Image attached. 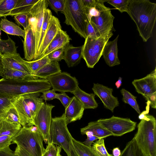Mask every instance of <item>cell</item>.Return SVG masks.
I'll use <instances>...</instances> for the list:
<instances>
[{"label": "cell", "mask_w": 156, "mask_h": 156, "mask_svg": "<svg viewBox=\"0 0 156 156\" xmlns=\"http://www.w3.org/2000/svg\"><path fill=\"white\" fill-rule=\"evenodd\" d=\"M126 12L135 23L143 41L147 42L152 36L155 23L156 4L149 0H129Z\"/></svg>", "instance_id": "cell-1"}, {"label": "cell", "mask_w": 156, "mask_h": 156, "mask_svg": "<svg viewBox=\"0 0 156 156\" xmlns=\"http://www.w3.org/2000/svg\"><path fill=\"white\" fill-rule=\"evenodd\" d=\"M47 79L17 80L0 79V96L14 98L23 94L42 93L51 88Z\"/></svg>", "instance_id": "cell-2"}, {"label": "cell", "mask_w": 156, "mask_h": 156, "mask_svg": "<svg viewBox=\"0 0 156 156\" xmlns=\"http://www.w3.org/2000/svg\"><path fill=\"white\" fill-rule=\"evenodd\" d=\"M61 13L65 16L64 23L70 26L75 32L85 39L89 21L87 9L84 5L82 0H66L64 8Z\"/></svg>", "instance_id": "cell-3"}, {"label": "cell", "mask_w": 156, "mask_h": 156, "mask_svg": "<svg viewBox=\"0 0 156 156\" xmlns=\"http://www.w3.org/2000/svg\"><path fill=\"white\" fill-rule=\"evenodd\" d=\"M143 119L137 125L134 137L140 148L148 156H156V120L153 115L142 112Z\"/></svg>", "instance_id": "cell-4"}, {"label": "cell", "mask_w": 156, "mask_h": 156, "mask_svg": "<svg viewBox=\"0 0 156 156\" xmlns=\"http://www.w3.org/2000/svg\"><path fill=\"white\" fill-rule=\"evenodd\" d=\"M43 139L35 126H22L13 137L12 143L23 148L32 156H43L45 149Z\"/></svg>", "instance_id": "cell-5"}, {"label": "cell", "mask_w": 156, "mask_h": 156, "mask_svg": "<svg viewBox=\"0 0 156 156\" xmlns=\"http://www.w3.org/2000/svg\"><path fill=\"white\" fill-rule=\"evenodd\" d=\"M64 114L52 119L50 129V142L60 147L68 156H79L74 147L72 137L67 126Z\"/></svg>", "instance_id": "cell-6"}, {"label": "cell", "mask_w": 156, "mask_h": 156, "mask_svg": "<svg viewBox=\"0 0 156 156\" xmlns=\"http://www.w3.org/2000/svg\"><path fill=\"white\" fill-rule=\"evenodd\" d=\"M107 1L97 0L95 7L97 12L90 20L96 26L101 37L113 35L112 32L115 30L113 26L115 17L112 15L110 9L104 4V2Z\"/></svg>", "instance_id": "cell-7"}, {"label": "cell", "mask_w": 156, "mask_h": 156, "mask_svg": "<svg viewBox=\"0 0 156 156\" xmlns=\"http://www.w3.org/2000/svg\"><path fill=\"white\" fill-rule=\"evenodd\" d=\"M112 35L100 37L98 38L87 37L85 39L83 45L82 58L88 67L93 68L98 62L105 44Z\"/></svg>", "instance_id": "cell-8"}, {"label": "cell", "mask_w": 156, "mask_h": 156, "mask_svg": "<svg viewBox=\"0 0 156 156\" xmlns=\"http://www.w3.org/2000/svg\"><path fill=\"white\" fill-rule=\"evenodd\" d=\"M115 136H121L133 131L136 126V122L129 118L114 115L109 118L101 119L97 121Z\"/></svg>", "instance_id": "cell-9"}, {"label": "cell", "mask_w": 156, "mask_h": 156, "mask_svg": "<svg viewBox=\"0 0 156 156\" xmlns=\"http://www.w3.org/2000/svg\"><path fill=\"white\" fill-rule=\"evenodd\" d=\"M55 106L45 103L36 114L34 119L36 126L42 136L43 141L48 144L50 142V131L52 120L51 111Z\"/></svg>", "instance_id": "cell-10"}, {"label": "cell", "mask_w": 156, "mask_h": 156, "mask_svg": "<svg viewBox=\"0 0 156 156\" xmlns=\"http://www.w3.org/2000/svg\"><path fill=\"white\" fill-rule=\"evenodd\" d=\"M47 79L51 87L55 91L71 93L75 91L79 86L76 78L65 72L56 73L48 77Z\"/></svg>", "instance_id": "cell-11"}, {"label": "cell", "mask_w": 156, "mask_h": 156, "mask_svg": "<svg viewBox=\"0 0 156 156\" xmlns=\"http://www.w3.org/2000/svg\"><path fill=\"white\" fill-rule=\"evenodd\" d=\"M48 5L47 0H39L33 6L29 13V22L31 24L34 31L35 52L40 40L45 13Z\"/></svg>", "instance_id": "cell-12"}, {"label": "cell", "mask_w": 156, "mask_h": 156, "mask_svg": "<svg viewBox=\"0 0 156 156\" xmlns=\"http://www.w3.org/2000/svg\"><path fill=\"white\" fill-rule=\"evenodd\" d=\"M92 90L101 101L104 107L113 112L119 105L118 98L112 94L113 89L98 83H94Z\"/></svg>", "instance_id": "cell-13"}, {"label": "cell", "mask_w": 156, "mask_h": 156, "mask_svg": "<svg viewBox=\"0 0 156 156\" xmlns=\"http://www.w3.org/2000/svg\"><path fill=\"white\" fill-rule=\"evenodd\" d=\"M136 92L142 95L156 92V69L146 76L132 82Z\"/></svg>", "instance_id": "cell-14"}, {"label": "cell", "mask_w": 156, "mask_h": 156, "mask_svg": "<svg viewBox=\"0 0 156 156\" xmlns=\"http://www.w3.org/2000/svg\"><path fill=\"white\" fill-rule=\"evenodd\" d=\"M16 109L20 119V124L22 126H34V119L30 108L23 95L16 98L12 103Z\"/></svg>", "instance_id": "cell-15"}, {"label": "cell", "mask_w": 156, "mask_h": 156, "mask_svg": "<svg viewBox=\"0 0 156 156\" xmlns=\"http://www.w3.org/2000/svg\"><path fill=\"white\" fill-rule=\"evenodd\" d=\"M61 29L62 27L59 20L57 18L53 15L43 38L38 56L35 60L40 58L44 51L58 32Z\"/></svg>", "instance_id": "cell-16"}, {"label": "cell", "mask_w": 156, "mask_h": 156, "mask_svg": "<svg viewBox=\"0 0 156 156\" xmlns=\"http://www.w3.org/2000/svg\"><path fill=\"white\" fill-rule=\"evenodd\" d=\"M119 35L112 41H108L104 48L102 55L106 64L110 67L119 65L117 42Z\"/></svg>", "instance_id": "cell-17"}, {"label": "cell", "mask_w": 156, "mask_h": 156, "mask_svg": "<svg viewBox=\"0 0 156 156\" xmlns=\"http://www.w3.org/2000/svg\"><path fill=\"white\" fill-rule=\"evenodd\" d=\"M72 98L63 113L68 124L80 120L82 117L85 109L82 104L75 96Z\"/></svg>", "instance_id": "cell-18"}, {"label": "cell", "mask_w": 156, "mask_h": 156, "mask_svg": "<svg viewBox=\"0 0 156 156\" xmlns=\"http://www.w3.org/2000/svg\"><path fill=\"white\" fill-rule=\"evenodd\" d=\"M25 61L18 53L2 55L3 69H12L30 73L25 64Z\"/></svg>", "instance_id": "cell-19"}, {"label": "cell", "mask_w": 156, "mask_h": 156, "mask_svg": "<svg viewBox=\"0 0 156 156\" xmlns=\"http://www.w3.org/2000/svg\"><path fill=\"white\" fill-rule=\"evenodd\" d=\"M24 39L23 42L25 58L27 61H33L35 58L36 43L34 29L30 22Z\"/></svg>", "instance_id": "cell-20"}, {"label": "cell", "mask_w": 156, "mask_h": 156, "mask_svg": "<svg viewBox=\"0 0 156 156\" xmlns=\"http://www.w3.org/2000/svg\"><path fill=\"white\" fill-rule=\"evenodd\" d=\"M83 48V45L74 47L69 44L64 48L63 59L68 67H73L80 62L82 58Z\"/></svg>", "instance_id": "cell-21"}, {"label": "cell", "mask_w": 156, "mask_h": 156, "mask_svg": "<svg viewBox=\"0 0 156 156\" xmlns=\"http://www.w3.org/2000/svg\"><path fill=\"white\" fill-rule=\"evenodd\" d=\"M71 40L66 31L62 29L60 30L46 48L40 58L56 50L65 47L69 44Z\"/></svg>", "instance_id": "cell-22"}, {"label": "cell", "mask_w": 156, "mask_h": 156, "mask_svg": "<svg viewBox=\"0 0 156 156\" xmlns=\"http://www.w3.org/2000/svg\"><path fill=\"white\" fill-rule=\"evenodd\" d=\"M81 102L85 109H95L98 104L95 99L94 94L87 93L82 90L79 87L74 91L71 93Z\"/></svg>", "instance_id": "cell-23"}, {"label": "cell", "mask_w": 156, "mask_h": 156, "mask_svg": "<svg viewBox=\"0 0 156 156\" xmlns=\"http://www.w3.org/2000/svg\"><path fill=\"white\" fill-rule=\"evenodd\" d=\"M80 132L82 135H84L87 132H91L94 135L99 138H105L113 136L112 133L97 121L89 122L87 126L81 129Z\"/></svg>", "instance_id": "cell-24"}, {"label": "cell", "mask_w": 156, "mask_h": 156, "mask_svg": "<svg viewBox=\"0 0 156 156\" xmlns=\"http://www.w3.org/2000/svg\"><path fill=\"white\" fill-rule=\"evenodd\" d=\"M0 29L7 34L22 37L25 36V31L19 26L5 18L2 19L0 22Z\"/></svg>", "instance_id": "cell-25"}, {"label": "cell", "mask_w": 156, "mask_h": 156, "mask_svg": "<svg viewBox=\"0 0 156 156\" xmlns=\"http://www.w3.org/2000/svg\"><path fill=\"white\" fill-rule=\"evenodd\" d=\"M23 96L30 106L33 119L42 106L44 103L40 93L28 94Z\"/></svg>", "instance_id": "cell-26"}, {"label": "cell", "mask_w": 156, "mask_h": 156, "mask_svg": "<svg viewBox=\"0 0 156 156\" xmlns=\"http://www.w3.org/2000/svg\"><path fill=\"white\" fill-rule=\"evenodd\" d=\"M61 72L58 62L51 61L39 69L34 75L38 79H47L50 76Z\"/></svg>", "instance_id": "cell-27"}, {"label": "cell", "mask_w": 156, "mask_h": 156, "mask_svg": "<svg viewBox=\"0 0 156 156\" xmlns=\"http://www.w3.org/2000/svg\"><path fill=\"white\" fill-rule=\"evenodd\" d=\"M39 0H18L14 7L10 12L9 16L29 13L34 5Z\"/></svg>", "instance_id": "cell-28"}, {"label": "cell", "mask_w": 156, "mask_h": 156, "mask_svg": "<svg viewBox=\"0 0 156 156\" xmlns=\"http://www.w3.org/2000/svg\"><path fill=\"white\" fill-rule=\"evenodd\" d=\"M0 76L6 79L17 80L38 79L30 73L12 69H3Z\"/></svg>", "instance_id": "cell-29"}, {"label": "cell", "mask_w": 156, "mask_h": 156, "mask_svg": "<svg viewBox=\"0 0 156 156\" xmlns=\"http://www.w3.org/2000/svg\"><path fill=\"white\" fill-rule=\"evenodd\" d=\"M21 127L20 124L10 122L2 116L0 118V136H9L13 137Z\"/></svg>", "instance_id": "cell-30"}, {"label": "cell", "mask_w": 156, "mask_h": 156, "mask_svg": "<svg viewBox=\"0 0 156 156\" xmlns=\"http://www.w3.org/2000/svg\"><path fill=\"white\" fill-rule=\"evenodd\" d=\"M119 156H148L140 148L134 137L127 144Z\"/></svg>", "instance_id": "cell-31"}, {"label": "cell", "mask_w": 156, "mask_h": 156, "mask_svg": "<svg viewBox=\"0 0 156 156\" xmlns=\"http://www.w3.org/2000/svg\"><path fill=\"white\" fill-rule=\"evenodd\" d=\"M51 11L49 9L46 10L44 16V20L41 27L40 38L36 50L35 58L33 60H35L37 57L41 46L44 36L47 30L49 23L52 16Z\"/></svg>", "instance_id": "cell-32"}, {"label": "cell", "mask_w": 156, "mask_h": 156, "mask_svg": "<svg viewBox=\"0 0 156 156\" xmlns=\"http://www.w3.org/2000/svg\"><path fill=\"white\" fill-rule=\"evenodd\" d=\"M50 62L48 56L47 55L37 60L30 61L25 60V64L30 73L34 76V74L37 71Z\"/></svg>", "instance_id": "cell-33"}, {"label": "cell", "mask_w": 156, "mask_h": 156, "mask_svg": "<svg viewBox=\"0 0 156 156\" xmlns=\"http://www.w3.org/2000/svg\"><path fill=\"white\" fill-rule=\"evenodd\" d=\"M17 48L15 42L9 37L7 40L0 39V52L2 55L17 53Z\"/></svg>", "instance_id": "cell-34"}, {"label": "cell", "mask_w": 156, "mask_h": 156, "mask_svg": "<svg viewBox=\"0 0 156 156\" xmlns=\"http://www.w3.org/2000/svg\"><path fill=\"white\" fill-rule=\"evenodd\" d=\"M73 142L79 156H98L91 148L84 145L82 142L72 137Z\"/></svg>", "instance_id": "cell-35"}, {"label": "cell", "mask_w": 156, "mask_h": 156, "mask_svg": "<svg viewBox=\"0 0 156 156\" xmlns=\"http://www.w3.org/2000/svg\"><path fill=\"white\" fill-rule=\"evenodd\" d=\"M120 92L123 96L122 101L124 103L129 105L138 114H140L141 112L136 100L137 97L124 88L120 90Z\"/></svg>", "instance_id": "cell-36"}, {"label": "cell", "mask_w": 156, "mask_h": 156, "mask_svg": "<svg viewBox=\"0 0 156 156\" xmlns=\"http://www.w3.org/2000/svg\"><path fill=\"white\" fill-rule=\"evenodd\" d=\"M18 0H0V17L9 16Z\"/></svg>", "instance_id": "cell-37"}, {"label": "cell", "mask_w": 156, "mask_h": 156, "mask_svg": "<svg viewBox=\"0 0 156 156\" xmlns=\"http://www.w3.org/2000/svg\"><path fill=\"white\" fill-rule=\"evenodd\" d=\"M104 138H100L93 142L91 148L98 156H113L108 152L105 146Z\"/></svg>", "instance_id": "cell-38"}, {"label": "cell", "mask_w": 156, "mask_h": 156, "mask_svg": "<svg viewBox=\"0 0 156 156\" xmlns=\"http://www.w3.org/2000/svg\"><path fill=\"white\" fill-rule=\"evenodd\" d=\"M61 149L62 148L59 146L55 145L52 142L48 143L43 156H62L61 154Z\"/></svg>", "instance_id": "cell-39"}, {"label": "cell", "mask_w": 156, "mask_h": 156, "mask_svg": "<svg viewBox=\"0 0 156 156\" xmlns=\"http://www.w3.org/2000/svg\"><path fill=\"white\" fill-rule=\"evenodd\" d=\"M2 116L6 120L10 122L20 124L18 113L13 106L11 107Z\"/></svg>", "instance_id": "cell-40"}, {"label": "cell", "mask_w": 156, "mask_h": 156, "mask_svg": "<svg viewBox=\"0 0 156 156\" xmlns=\"http://www.w3.org/2000/svg\"><path fill=\"white\" fill-rule=\"evenodd\" d=\"M16 98H11L0 96V115H2L4 114L13 106L12 103Z\"/></svg>", "instance_id": "cell-41"}, {"label": "cell", "mask_w": 156, "mask_h": 156, "mask_svg": "<svg viewBox=\"0 0 156 156\" xmlns=\"http://www.w3.org/2000/svg\"><path fill=\"white\" fill-rule=\"evenodd\" d=\"M14 19L18 25L22 26L25 31L28 28L29 23V13L16 15L14 16Z\"/></svg>", "instance_id": "cell-42"}, {"label": "cell", "mask_w": 156, "mask_h": 156, "mask_svg": "<svg viewBox=\"0 0 156 156\" xmlns=\"http://www.w3.org/2000/svg\"><path fill=\"white\" fill-rule=\"evenodd\" d=\"M48 5L57 14L58 12L63 11L66 0H47Z\"/></svg>", "instance_id": "cell-43"}, {"label": "cell", "mask_w": 156, "mask_h": 156, "mask_svg": "<svg viewBox=\"0 0 156 156\" xmlns=\"http://www.w3.org/2000/svg\"><path fill=\"white\" fill-rule=\"evenodd\" d=\"M129 0H109L107 2L114 6L121 12H126Z\"/></svg>", "instance_id": "cell-44"}, {"label": "cell", "mask_w": 156, "mask_h": 156, "mask_svg": "<svg viewBox=\"0 0 156 156\" xmlns=\"http://www.w3.org/2000/svg\"><path fill=\"white\" fill-rule=\"evenodd\" d=\"M87 37L98 38L101 35L95 24L91 21H89L86 30Z\"/></svg>", "instance_id": "cell-45"}, {"label": "cell", "mask_w": 156, "mask_h": 156, "mask_svg": "<svg viewBox=\"0 0 156 156\" xmlns=\"http://www.w3.org/2000/svg\"><path fill=\"white\" fill-rule=\"evenodd\" d=\"M64 48L56 50L47 55L50 61L58 62L63 59Z\"/></svg>", "instance_id": "cell-46"}, {"label": "cell", "mask_w": 156, "mask_h": 156, "mask_svg": "<svg viewBox=\"0 0 156 156\" xmlns=\"http://www.w3.org/2000/svg\"><path fill=\"white\" fill-rule=\"evenodd\" d=\"M56 98L61 102L65 108L70 103L72 98L69 97L65 93H56Z\"/></svg>", "instance_id": "cell-47"}, {"label": "cell", "mask_w": 156, "mask_h": 156, "mask_svg": "<svg viewBox=\"0 0 156 156\" xmlns=\"http://www.w3.org/2000/svg\"><path fill=\"white\" fill-rule=\"evenodd\" d=\"M41 97L45 101H50L56 99V93L53 89L48 90L44 91Z\"/></svg>", "instance_id": "cell-48"}, {"label": "cell", "mask_w": 156, "mask_h": 156, "mask_svg": "<svg viewBox=\"0 0 156 156\" xmlns=\"http://www.w3.org/2000/svg\"><path fill=\"white\" fill-rule=\"evenodd\" d=\"M85 134L87 136V138L85 141L82 143L84 145L90 148L91 147V145L93 141L100 139L99 137L94 135L90 132H87Z\"/></svg>", "instance_id": "cell-49"}, {"label": "cell", "mask_w": 156, "mask_h": 156, "mask_svg": "<svg viewBox=\"0 0 156 156\" xmlns=\"http://www.w3.org/2000/svg\"><path fill=\"white\" fill-rule=\"evenodd\" d=\"M143 96L147 102L149 103L150 106L153 108H156V92L151 94L144 95Z\"/></svg>", "instance_id": "cell-50"}, {"label": "cell", "mask_w": 156, "mask_h": 156, "mask_svg": "<svg viewBox=\"0 0 156 156\" xmlns=\"http://www.w3.org/2000/svg\"><path fill=\"white\" fill-rule=\"evenodd\" d=\"M0 156H17L14 151L10 148L9 146L0 150Z\"/></svg>", "instance_id": "cell-51"}, {"label": "cell", "mask_w": 156, "mask_h": 156, "mask_svg": "<svg viewBox=\"0 0 156 156\" xmlns=\"http://www.w3.org/2000/svg\"><path fill=\"white\" fill-rule=\"evenodd\" d=\"M14 152L17 156H32L23 148L18 146Z\"/></svg>", "instance_id": "cell-52"}, {"label": "cell", "mask_w": 156, "mask_h": 156, "mask_svg": "<svg viewBox=\"0 0 156 156\" xmlns=\"http://www.w3.org/2000/svg\"><path fill=\"white\" fill-rule=\"evenodd\" d=\"M84 5L88 9L94 8L97 3V0H82Z\"/></svg>", "instance_id": "cell-53"}, {"label": "cell", "mask_w": 156, "mask_h": 156, "mask_svg": "<svg viewBox=\"0 0 156 156\" xmlns=\"http://www.w3.org/2000/svg\"><path fill=\"white\" fill-rule=\"evenodd\" d=\"M121 154V151L118 147L115 148L112 150L113 156H119Z\"/></svg>", "instance_id": "cell-54"}, {"label": "cell", "mask_w": 156, "mask_h": 156, "mask_svg": "<svg viewBox=\"0 0 156 156\" xmlns=\"http://www.w3.org/2000/svg\"><path fill=\"white\" fill-rule=\"evenodd\" d=\"M122 78L121 77H119L118 80L115 82V84L117 88H119L122 85Z\"/></svg>", "instance_id": "cell-55"}, {"label": "cell", "mask_w": 156, "mask_h": 156, "mask_svg": "<svg viewBox=\"0 0 156 156\" xmlns=\"http://www.w3.org/2000/svg\"><path fill=\"white\" fill-rule=\"evenodd\" d=\"M2 55L0 52V75L1 74L3 69L2 63Z\"/></svg>", "instance_id": "cell-56"}, {"label": "cell", "mask_w": 156, "mask_h": 156, "mask_svg": "<svg viewBox=\"0 0 156 156\" xmlns=\"http://www.w3.org/2000/svg\"><path fill=\"white\" fill-rule=\"evenodd\" d=\"M0 35H1V32H0Z\"/></svg>", "instance_id": "cell-57"}, {"label": "cell", "mask_w": 156, "mask_h": 156, "mask_svg": "<svg viewBox=\"0 0 156 156\" xmlns=\"http://www.w3.org/2000/svg\"><path fill=\"white\" fill-rule=\"evenodd\" d=\"M2 115L0 114V118L2 116Z\"/></svg>", "instance_id": "cell-58"}]
</instances>
